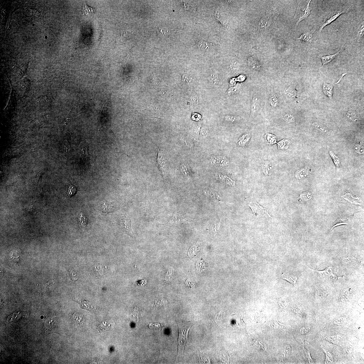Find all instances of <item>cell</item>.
<instances>
[{
    "label": "cell",
    "mask_w": 364,
    "mask_h": 364,
    "mask_svg": "<svg viewBox=\"0 0 364 364\" xmlns=\"http://www.w3.org/2000/svg\"><path fill=\"white\" fill-rule=\"evenodd\" d=\"M265 139L268 144L273 145L277 143V137L271 133H266L265 135Z\"/></svg>",
    "instance_id": "obj_29"
},
{
    "label": "cell",
    "mask_w": 364,
    "mask_h": 364,
    "mask_svg": "<svg viewBox=\"0 0 364 364\" xmlns=\"http://www.w3.org/2000/svg\"><path fill=\"white\" fill-rule=\"evenodd\" d=\"M353 292L354 290L351 288H348L343 290L340 295L341 301L344 302L347 301L351 297Z\"/></svg>",
    "instance_id": "obj_15"
},
{
    "label": "cell",
    "mask_w": 364,
    "mask_h": 364,
    "mask_svg": "<svg viewBox=\"0 0 364 364\" xmlns=\"http://www.w3.org/2000/svg\"><path fill=\"white\" fill-rule=\"evenodd\" d=\"M48 38V36H46L45 37V38L46 39H47Z\"/></svg>",
    "instance_id": "obj_50"
},
{
    "label": "cell",
    "mask_w": 364,
    "mask_h": 364,
    "mask_svg": "<svg viewBox=\"0 0 364 364\" xmlns=\"http://www.w3.org/2000/svg\"><path fill=\"white\" fill-rule=\"evenodd\" d=\"M262 172L266 175H269V171L271 168V164L268 161H265L261 165Z\"/></svg>",
    "instance_id": "obj_33"
},
{
    "label": "cell",
    "mask_w": 364,
    "mask_h": 364,
    "mask_svg": "<svg viewBox=\"0 0 364 364\" xmlns=\"http://www.w3.org/2000/svg\"><path fill=\"white\" fill-rule=\"evenodd\" d=\"M333 86L331 84L324 82L323 87V92L328 97L331 98L333 93Z\"/></svg>",
    "instance_id": "obj_24"
},
{
    "label": "cell",
    "mask_w": 364,
    "mask_h": 364,
    "mask_svg": "<svg viewBox=\"0 0 364 364\" xmlns=\"http://www.w3.org/2000/svg\"><path fill=\"white\" fill-rule=\"evenodd\" d=\"M102 207L103 208V212L104 214L107 213L110 211H112L113 210V208L111 206H109L108 204H106L104 203L102 205Z\"/></svg>",
    "instance_id": "obj_43"
},
{
    "label": "cell",
    "mask_w": 364,
    "mask_h": 364,
    "mask_svg": "<svg viewBox=\"0 0 364 364\" xmlns=\"http://www.w3.org/2000/svg\"><path fill=\"white\" fill-rule=\"evenodd\" d=\"M130 222L129 217L122 216L120 218V225L123 232L134 238L135 236L131 228Z\"/></svg>",
    "instance_id": "obj_6"
},
{
    "label": "cell",
    "mask_w": 364,
    "mask_h": 364,
    "mask_svg": "<svg viewBox=\"0 0 364 364\" xmlns=\"http://www.w3.org/2000/svg\"><path fill=\"white\" fill-rule=\"evenodd\" d=\"M282 279L290 282L293 285L295 284L298 280V277L296 275L287 273L282 274Z\"/></svg>",
    "instance_id": "obj_19"
},
{
    "label": "cell",
    "mask_w": 364,
    "mask_h": 364,
    "mask_svg": "<svg viewBox=\"0 0 364 364\" xmlns=\"http://www.w3.org/2000/svg\"><path fill=\"white\" fill-rule=\"evenodd\" d=\"M201 118H202V116L198 113H194L192 114L191 119L194 121H200Z\"/></svg>",
    "instance_id": "obj_44"
},
{
    "label": "cell",
    "mask_w": 364,
    "mask_h": 364,
    "mask_svg": "<svg viewBox=\"0 0 364 364\" xmlns=\"http://www.w3.org/2000/svg\"><path fill=\"white\" fill-rule=\"evenodd\" d=\"M32 26H35V24H32Z\"/></svg>",
    "instance_id": "obj_51"
},
{
    "label": "cell",
    "mask_w": 364,
    "mask_h": 364,
    "mask_svg": "<svg viewBox=\"0 0 364 364\" xmlns=\"http://www.w3.org/2000/svg\"><path fill=\"white\" fill-rule=\"evenodd\" d=\"M312 125L314 127H315V128L317 129L318 130H320V131L322 132H323L324 133L327 132V130H326L324 128H323V127L319 125L317 123H314L312 124Z\"/></svg>",
    "instance_id": "obj_45"
},
{
    "label": "cell",
    "mask_w": 364,
    "mask_h": 364,
    "mask_svg": "<svg viewBox=\"0 0 364 364\" xmlns=\"http://www.w3.org/2000/svg\"><path fill=\"white\" fill-rule=\"evenodd\" d=\"M364 22H362L358 25L356 30V39L359 42L362 38L364 34Z\"/></svg>",
    "instance_id": "obj_26"
},
{
    "label": "cell",
    "mask_w": 364,
    "mask_h": 364,
    "mask_svg": "<svg viewBox=\"0 0 364 364\" xmlns=\"http://www.w3.org/2000/svg\"><path fill=\"white\" fill-rule=\"evenodd\" d=\"M350 7L346 8L341 9L337 11L331 13L325 18L323 23L321 25L319 30V33L320 34L324 28L328 25L331 24L332 22L336 20L342 14L347 13L350 9Z\"/></svg>",
    "instance_id": "obj_4"
},
{
    "label": "cell",
    "mask_w": 364,
    "mask_h": 364,
    "mask_svg": "<svg viewBox=\"0 0 364 364\" xmlns=\"http://www.w3.org/2000/svg\"><path fill=\"white\" fill-rule=\"evenodd\" d=\"M339 261L341 263L345 266H349L358 262L357 258L354 255L351 254H345L340 257Z\"/></svg>",
    "instance_id": "obj_7"
},
{
    "label": "cell",
    "mask_w": 364,
    "mask_h": 364,
    "mask_svg": "<svg viewBox=\"0 0 364 364\" xmlns=\"http://www.w3.org/2000/svg\"><path fill=\"white\" fill-rule=\"evenodd\" d=\"M311 169L309 167H305L296 171L295 176L297 179H301L305 178L310 174Z\"/></svg>",
    "instance_id": "obj_16"
},
{
    "label": "cell",
    "mask_w": 364,
    "mask_h": 364,
    "mask_svg": "<svg viewBox=\"0 0 364 364\" xmlns=\"http://www.w3.org/2000/svg\"><path fill=\"white\" fill-rule=\"evenodd\" d=\"M178 323L179 335L178 339V350L177 358L179 357L182 358L183 357L184 350L185 345L188 342L189 332L192 326L189 322L181 321L178 322Z\"/></svg>",
    "instance_id": "obj_1"
},
{
    "label": "cell",
    "mask_w": 364,
    "mask_h": 364,
    "mask_svg": "<svg viewBox=\"0 0 364 364\" xmlns=\"http://www.w3.org/2000/svg\"><path fill=\"white\" fill-rule=\"evenodd\" d=\"M83 12L87 16H89L91 14L93 13L94 11L93 9L91 7L87 6L86 5H84L83 7Z\"/></svg>",
    "instance_id": "obj_39"
},
{
    "label": "cell",
    "mask_w": 364,
    "mask_h": 364,
    "mask_svg": "<svg viewBox=\"0 0 364 364\" xmlns=\"http://www.w3.org/2000/svg\"><path fill=\"white\" fill-rule=\"evenodd\" d=\"M248 63L250 68L254 70L259 71L262 68V66L259 61L252 56L248 58Z\"/></svg>",
    "instance_id": "obj_17"
},
{
    "label": "cell",
    "mask_w": 364,
    "mask_h": 364,
    "mask_svg": "<svg viewBox=\"0 0 364 364\" xmlns=\"http://www.w3.org/2000/svg\"><path fill=\"white\" fill-rule=\"evenodd\" d=\"M246 79V77L244 76H240L238 78V80L239 82H242L245 81Z\"/></svg>",
    "instance_id": "obj_48"
},
{
    "label": "cell",
    "mask_w": 364,
    "mask_h": 364,
    "mask_svg": "<svg viewBox=\"0 0 364 364\" xmlns=\"http://www.w3.org/2000/svg\"><path fill=\"white\" fill-rule=\"evenodd\" d=\"M298 40L306 43H312L313 40V34L308 32L303 33L300 36Z\"/></svg>",
    "instance_id": "obj_23"
},
{
    "label": "cell",
    "mask_w": 364,
    "mask_h": 364,
    "mask_svg": "<svg viewBox=\"0 0 364 364\" xmlns=\"http://www.w3.org/2000/svg\"><path fill=\"white\" fill-rule=\"evenodd\" d=\"M334 267L330 266L322 271L310 270L317 280L320 282H335L342 280V278L338 277L334 274Z\"/></svg>",
    "instance_id": "obj_2"
},
{
    "label": "cell",
    "mask_w": 364,
    "mask_h": 364,
    "mask_svg": "<svg viewBox=\"0 0 364 364\" xmlns=\"http://www.w3.org/2000/svg\"><path fill=\"white\" fill-rule=\"evenodd\" d=\"M345 320L344 318H338L334 320V323L336 325H341L344 322Z\"/></svg>",
    "instance_id": "obj_46"
},
{
    "label": "cell",
    "mask_w": 364,
    "mask_h": 364,
    "mask_svg": "<svg viewBox=\"0 0 364 364\" xmlns=\"http://www.w3.org/2000/svg\"><path fill=\"white\" fill-rule=\"evenodd\" d=\"M88 222V219L84 216L82 214L79 215L78 223L80 228L82 230L85 229Z\"/></svg>",
    "instance_id": "obj_31"
},
{
    "label": "cell",
    "mask_w": 364,
    "mask_h": 364,
    "mask_svg": "<svg viewBox=\"0 0 364 364\" xmlns=\"http://www.w3.org/2000/svg\"><path fill=\"white\" fill-rule=\"evenodd\" d=\"M77 191V188L75 186L73 185L70 186L68 190V195L70 197L72 196L75 195Z\"/></svg>",
    "instance_id": "obj_42"
},
{
    "label": "cell",
    "mask_w": 364,
    "mask_h": 364,
    "mask_svg": "<svg viewBox=\"0 0 364 364\" xmlns=\"http://www.w3.org/2000/svg\"><path fill=\"white\" fill-rule=\"evenodd\" d=\"M330 154L331 158L333 159L335 166L338 167L340 165V162L338 157L334 154L331 151L330 152Z\"/></svg>",
    "instance_id": "obj_40"
},
{
    "label": "cell",
    "mask_w": 364,
    "mask_h": 364,
    "mask_svg": "<svg viewBox=\"0 0 364 364\" xmlns=\"http://www.w3.org/2000/svg\"><path fill=\"white\" fill-rule=\"evenodd\" d=\"M310 1H305L300 2L294 18L297 26L302 21L307 18L310 14L311 9L310 8Z\"/></svg>",
    "instance_id": "obj_3"
},
{
    "label": "cell",
    "mask_w": 364,
    "mask_h": 364,
    "mask_svg": "<svg viewBox=\"0 0 364 364\" xmlns=\"http://www.w3.org/2000/svg\"><path fill=\"white\" fill-rule=\"evenodd\" d=\"M210 161L212 164L218 166H227L229 163L227 158L221 156H213L211 157Z\"/></svg>",
    "instance_id": "obj_11"
},
{
    "label": "cell",
    "mask_w": 364,
    "mask_h": 364,
    "mask_svg": "<svg viewBox=\"0 0 364 364\" xmlns=\"http://www.w3.org/2000/svg\"><path fill=\"white\" fill-rule=\"evenodd\" d=\"M242 85L240 83H238L235 86H232L229 88L227 92L228 95H230L238 94L242 89Z\"/></svg>",
    "instance_id": "obj_22"
},
{
    "label": "cell",
    "mask_w": 364,
    "mask_h": 364,
    "mask_svg": "<svg viewBox=\"0 0 364 364\" xmlns=\"http://www.w3.org/2000/svg\"><path fill=\"white\" fill-rule=\"evenodd\" d=\"M171 32L170 29L164 26H158L157 30L158 36L165 40L170 38L171 34Z\"/></svg>",
    "instance_id": "obj_12"
},
{
    "label": "cell",
    "mask_w": 364,
    "mask_h": 364,
    "mask_svg": "<svg viewBox=\"0 0 364 364\" xmlns=\"http://www.w3.org/2000/svg\"><path fill=\"white\" fill-rule=\"evenodd\" d=\"M82 148V155H81V156L82 157V158L83 159H84V158H86L88 157V151L87 148Z\"/></svg>",
    "instance_id": "obj_47"
},
{
    "label": "cell",
    "mask_w": 364,
    "mask_h": 364,
    "mask_svg": "<svg viewBox=\"0 0 364 364\" xmlns=\"http://www.w3.org/2000/svg\"><path fill=\"white\" fill-rule=\"evenodd\" d=\"M277 143L278 150H285L288 149L290 146L291 142L289 140L284 139Z\"/></svg>",
    "instance_id": "obj_27"
},
{
    "label": "cell",
    "mask_w": 364,
    "mask_h": 364,
    "mask_svg": "<svg viewBox=\"0 0 364 364\" xmlns=\"http://www.w3.org/2000/svg\"><path fill=\"white\" fill-rule=\"evenodd\" d=\"M342 197L350 202L354 203H356V204H359L358 202H359L361 201L358 198H354L350 194H346L345 195Z\"/></svg>",
    "instance_id": "obj_34"
},
{
    "label": "cell",
    "mask_w": 364,
    "mask_h": 364,
    "mask_svg": "<svg viewBox=\"0 0 364 364\" xmlns=\"http://www.w3.org/2000/svg\"><path fill=\"white\" fill-rule=\"evenodd\" d=\"M213 44L203 40L200 41L198 44V47L202 50H208L213 47Z\"/></svg>",
    "instance_id": "obj_20"
},
{
    "label": "cell",
    "mask_w": 364,
    "mask_h": 364,
    "mask_svg": "<svg viewBox=\"0 0 364 364\" xmlns=\"http://www.w3.org/2000/svg\"><path fill=\"white\" fill-rule=\"evenodd\" d=\"M192 76L190 74L185 73L182 76L181 84L183 86H188L193 81Z\"/></svg>",
    "instance_id": "obj_21"
},
{
    "label": "cell",
    "mask_w": 364,
    "mask_h": 364,
    "mask_svg": "<svg viewBox=\"0 0 364 364\" xmlns=\"http://www.w3.org/2000/svg\"><path fill=\"white\" fill-rule=\"evenodd\" d=\"M54 319V317H52L51 318H49L46 321L44 324L45 331L47 332L48 333L53 332V330L55 326V325H54L55 323L54 322L55 320Z\"/></svg>",
    "instance_id": "obj_18"
},
{
    "label": "cell",
    "mask_w": 364,
    "mask_h": 364,
    "mask_svg": "<svg viewBox=\"0 0 364 364\" xmlns=\"http://www.w3.org/2000/svg\"><path fill=\"white\" fill-rule=\"evenodd\" d=\"M312 194L310 192H306L300 194V198L303 201H308L312 198Z\"/></svg>",
    "instance_id": "obj_37"
},
{
    "label": "cell",
    "mask_w": 364,
    "mask_h": 364,
    "mask_svg": "<svg viewBox=\"0 0 364 364\" xmlns=\"http://www.w3.org/2000/svg\"><path fill=\"white\" fill-rule=\"evenodd\" d=\"M251 138L250 134L249 133H246L244 134L239 139L238 144L239 146H244L248 143Z\"/></svg>",
    "instance_id": "obj_28"
},
{
    "label": "cell",
    "mask_w": 364,
    "mask_h": 364,
    "mask_svg": "<svg viewBox=\"0 0 364 364\" xmlns=\"http://www.w3.org/2000/svg\"><path fill=\"white\" fill-rule=\"evenodd\" d=\"M221 76L218 72L216 71L212 72L208 78V80L211 85L216 86L220 83Z\"/></svg>",
    "instance_id": "obj_14"
},
{
    "label": "cell",
    "mask_w": 364,
    "mask_h": 364,
    "mask_svg": "<svg viewBox=\"0 0 364 364\" xmlns=\"http://www.w3.org/2000/svg\"><path fill=\"white\" fill-rule=\"evenodd\" d=\"M328 292L322 289L317 288L316 289L315 296L317 299L322 300L328 296Z\"/></svg>",
    "instance_id": "obj_25"
},
{
    "label": "cell",
    "mask_w": 364,
    "mask_h": 364,
    "mask_svg": "<svg viewBox=\"0 0 364 364\" xmlns=\"http://www.w3.org/2000/svg\"><path fill=\"white\" fill-rule=\"evenodd\" d=\"M239 63L236 60H231L229 63V70L233 72H236L239 70Z\"/></svg>",
    "instance_id": "obj_30"
},
{
    "label": "cell",
    "mask_w": 364,
    "mask_h": 364,
    "mask_svg": "<svg viewBox=\"0 0 364 364\" xmlns=\"http://www.w3.org/2000/svg\"><path fill=\"white\" fill-rule=\"evenodd\" d=\"M208 132V130L207 129L205 128H203L201 130V133L202 134H203V135H206Z\"/></svg>",
    "instance_id": "obj_49"
},
{
    "label": "cell",
    "mask_w": 364,
    "mask_h": 364,
    "mask_svg": "<svg viewBox=\"0 0 364 364\" xmlns=\"http://www.w3.org/2000/svg\"><path fill=\"white\" fill-rule=\"evenodd\" d=\"M345 44L344 43L342 44L340 50L336 53V54L332 55L323 56L322 57H321V59L322 61V67L333 61L336 58H338L341 54L343 50Z\"/></svg>",
    "instance_id": "obj_9"
},
{
    "label": "cell",
    "mask_w": 364,
    "mask_h": 364,
    "mask_svg": "<svg viewBox=\"0 0 364 364\" xmlns=\"http://www.w3.org/2000/svg\"><path fill=\"white\" fill-rule=\"evenodd\" d=\"M260 102L259 99L254 96L251 104L250 118H254L257 114L260 108Z\"/></svg>",
    "instance_id": "obj_13"
},
{
    "label": "cell",
    "mask_w": 364,
    "mask_h": 364,
    "mask_svg": "<svg viewBox=\"0 0 364 364\" xmlns=\"http://www.w3.org/2000/svg\"><path fill=\"white\" fill-rule=\"evenodd\" d=\"M249 206L251 208L254 215H256L257 217L262 216L264 214L268 215L270 217L267 213V208H263L260 206L259 204L255 203H250Z\"/></svg>",
    "instance_id": "obj_8"
},
{
    "label": "cell",
    "mask_w": 364,
    "mask_h": 364,
    "mask_svg": "<svg viewBox=\"0 0 364 364\" xmlns=\"http://www.w3.org/2000/svg\"><path fill=\"white\" fill-rule=\"evenodd\" d=\"M157 158V165L161 174L165 179L167 178V163L165 159L163 152L158 150Z\"/></svg>",
    "instance_id": "obj_5"
},
{
    "label": "cell",
    "mask_w": 364,
    "mask_h": 364,
    "mask_svg": "<svg viewBox=\"0 0 364 364\" xmlns=\"http://www.w3.org/2000/svg\"><path fill=\"white\" fill-rule=\"evenodd\" d=\"M270 103L272 107H276L278 106L279 104V99L276 94H272L271 95L270 98Z\"/></svg>",
    "instance_id": "obj_32"
},
{
    "label": "cell",
    "mask_w": 364,
    "mask_h": 364,
    "mask_svg": "<svg viewBox=\"0 0 364 364\" xmlns=\"http://www.w3.org/2000/svg\"><path fill=\"white\" fill-rule=\"evenodd\" d=\"M272 19L270 15H265L261 18L258 25L259 30L261 31H264L266 30L271 25Z\"/></svg>",
    "instance_id": "obj_10"
},
{
    "label": "cell",
    "mask_w": 364,
    "mask_h": 364,
    "mask_svg": "<svg viewBox=\"0 0 364 364\" xmlns=\"http://www.w3.org/2000/svg\"><path fill=\"white\" fill-rule=\"evenodd\" d=\"M225 118L226 121L233 122L239 121L242 118L239 116L227 115L225 116Z\"/></svg>",
    "instance_id": "obj_36"
},
{
    "label": "cell",
    "mask_w": 364,
    "mask_h": 364,
    "mask_svg": "<svg viewBox=\"0 0 364 364\" xmlns=\"http://www.w3.org/2000/svg\"><path fill=\"white\" fill-rule=\"evenodd\" d=\"M282 118L285 121L288 123L294 122L295 121L294 117L293 115L290 114H286L282 116Z\"/></svg>",
    "instance_id": "obj_35"
},
{
    "label": "cell",
    "mask_w": 364,
    "mask_h": 364,
    "mask_svg": "<svg viewBox=\"0 0 364 364\" xmlns=\"http://www.w3.org/2000/svg\"><path fill=\"white\" fill-rule=\"evenodd\" d=\"M284 94L285 96L288 98H293L295 96V93L290 88H286L284 90Z\"/></svg>",
    "instance_id": "obj_38"
},
{
    "label": "cell",
    "mask_w": 364,
    "mask_h": 364,
    "mask_svg": "<svg viewBox=\"0 0 364 364\" xmlns=\"http://www.w3.org/2000/svg\"><path fill=\"white\" fill-rule=\"evenodd\" d=\"M354 149L356 153L359 154H363L364 153V146L362 144L356 145L354 146Z\"/></svg>",
    "instance_id": "obj_41"
}]
</instances>
